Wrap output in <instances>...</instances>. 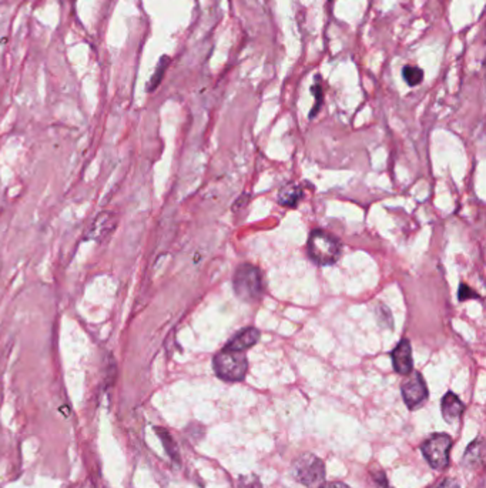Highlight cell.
Listing matches in <instances>:
<instances>
[{
    "label": "cell",
    "mask_w": 486,
    "mask_h": 488,
    "mask_svg": "<svg viewBox=\"0 0 486 488\" xmlns=\"http://www.w3.org/2000/svg\"><path fill=\"white\" fill-rule=\"evenodd\" d=\"M213 365L217 377L228 382L243 381L248 370V361L244 353L227 348L216 354L213 358Z\"/></svg>",
    "instance_id": "6da1fadb"
},
{
    "label": "cell",
    "mask_w": 486,
    "mask_h": 488,
    "mask_svg": "<svg viewBox=\"0 0 486 488\" xmlns=\"http://www.w3.org/2000/svg\"><path fill=\"white\" fill-rule=\"evenodd\" d=\"M308 254L320 266H331L341 254L340 242L324 230H314L308 239Z\"/></svg>",
    "instance_id": "7a4b0ae2"
},
{
    "label": "cell",
    "mask_w": 486,
    "mask_h": 488,
    "mask_svg": "<svg viewBox=\"0 0 486 488\" xmlns=\"http://www.w3.org/2000/svg\"><path fill=\"white\" fill-rule=\"evenodd\" d=\"M234 291L240 300L254 302L262 293V277L258 267L241 264L234 273Z\"/></svg>",
    "instance_id": "3957f363"
},
{
    "label": "cell",
    "mask_w": 486,
    "mask_h": 488,
    "mask_svg": "<svg viewBox=\"0 0 486 488\" xmlns=\"http://www.w3.org/2000/svg\"><path fill=\"white\" fill-rule=\"evenodd\" d=\"M291 472L300 484L306 487H316L320 485L325 478V465L320 457L306 453L293 461Z\"/></svg>",
    "instance_id": "277c9868"
},
{
    "label": "cell",
    "mask_w": 486,
    "mask_h": 488,
    "mask_svg": "<svg viewBox=\"0 0 486 488\" xmlns=\"http://www.w3.org/2000/svg\"><path fill=\"white\" fill-rule=\"evenodd\" d=\"M452 448V438L444 433H435L424 441L421 451L427 463L436 471L445 470L449 465V453Z\"/></svg>",
    "instance_id": "5b68a950"
},
{
    "label": "cell",
    "mask_w": 486,
    "mask_h": 488,
    "mask_svg": "<svg viewBox=\"0 0 486 488\" xmlns=\"http://www.w3.org/2000/svg\"><path fill=\"white\" fill-rule=\"evenodd\" d=\"M401 393H403V399H404V402L410 410L420 409L421 406H424V403L429 397L427 382H425L422 374L418 371H411L407 375L405 381L401 385Z\"/></svg>",
    "instance_id": "8992f818"
},
{
    "label": "cell",
    "mask_w": 486,
    "mask_h": 488,
    "mask_svg": "<svg viewBox=\"0 0 486 488\" xmlns=\"http://www.w3.org/2000/svg\"><path fill=\"white\" fill-rule=\"evenodd\" d=\"M393 367L401 375H408L414 370V360H412V348L410 340L404 339L398 343V346L391 353Z\"/></svg>",
    "instance_id": "52a82bcc"
},
{
    "label": "cell",
    "mask_w": 486,
    "mask_h": 488,
    "mask_svg": "<svg viewBox=\"0 0 486 488\" xmlns=\"http://www.w3.org/2000/svg\"><path fill=\"white\" fill-rule=\"evenodd\" d=\"M260 340V331L255 327H247L234 334V337L227 343L224 348L233 350V351H241L251 348L257 341Z\"/></svg>",
    "instance_id": "ba28073f"
},
{
    "label": "cell",
    "mask_w": 486,
    "mask_h": 488,
    "mask_svg": "<svg viewBox=\"0 0 486 488\" xmlns=\"http://www.w3.org/2000/svg\"><path fill=\"white\" fill-rule=\"evenodd\" d=\"M441 410H442L444 420L448 424H451L453 421H458L462 417L465 412V406L455 393L448 392L441 402Z\"/></svg>",
    "instance_id": "9c48e42d"
},
{
    "label": "cell",
    "mask_w": 486,
    "mask_h": 488,
    "mask_svg": "<svg viewBox=\"0 0 486 488\" xmlns=\"http://www.w3.org/2000/svg\"><path fill=\"white\" fill-rule=\"evenodd\" d=\"M485 457V444L482 437H478L475 441L469 444L462 458V465L466 468H476L482 465Z\"/></svg>",
    "instance_id": "30bf717a"
},
{
    "label": "cell",
    "mask_w": 486,
    "mask_h": 488,
    "mask_svg": "<svg viewBox=\"0 0 486 488\" xmlns=\"http://www.w3.org/2000/svg\"><path fill=\"white\" fill-rule=\"evenodd\" d=\"M303 199V188L296 184H287L278 193V203L282 208H296Z\"/></svg>",
    "instance_id": "8fae6325"
},
{
    "label": "cell",
    "mask_w": 486,
    "mask_h": 488,
    "mask_svg": "<svg viewBox=\"0 0 486 488\" xmlns=\"http://www.w3.org/2000/svg\"><path fill=\"white\" fill-rule=\"evenodd\" d=\"M154 430H156L157 436L160 437V440L163 443V447H164L166 453L170 455V458L174 460L175 463H180V451H178V447H177L173 436L167 430L160 429V427H156Z\"/></svg>",
    "instance_id": "7c38bea8"
},
{
    "label": "cell",
    "mask_w": 486,
    "mask_h": 488,
    "mask_svg": "<svg viewBox=\"0 0 486 488\" xmlns=\"http://www.w3.org/2000/svg\"><path fill=\"white\" fill-rule=\"evenodd\" d=\"M403 77L411 87H414V86H418L422 83L424 70L418 66L408 64V66H404V69H403Z\"/></svg>",
    "instance_id": "4fadbf2b"
},
{
    "label": "cell",
    "mask_w": 486,
    "mask_h": 488,
    "mask_svg": "<svg viewBox=\"0 0 486 488\" xmlns=\"http://www.w3.org/2000/svg\"><path fill=\"white\" fill-rule=\"evenodd\" d=\"M311 91H313V94L316 97V105H314V108H313V110L310 113V118L313 119L320 112V109H321V105H323V101H324V90H323L321 84L317 83V84H314L311 87Z\"/></svg>",
    "instance_id": "5bb4252c"
},
{
    "label": "cell",
    "mask_w": 486,
    "mask_h": 488,
    "mask_svg": "<svg viewBox=\"0 0 486 488\" xmlns=\"http://www.w3.org/2000/svg\"><path fill=\"white\" fill-rule=\"evenodd\" d=\"M238 487L240 488H262V484L260 481V478L254 474H248V475H241L238 480Z\"/></svg>",
    "instance_id": "9a60e30c"
},
{
    "label": "cell",
    "mask_w": 486,
    "mask_h": 488,
    "mask_svg": "<svg viewBox=\"0 0 486 488\" xmlns=\"http://www.w3.org/2000/svg\"><path fill=\"white\" fill-rule=\"evenodd\" d=\"M479 296L476 295V293L466 284H461L459 285V291H458V299L459 302H466L469 299H478Z\"/></svg>",
    "instance_id": "2e32d148"
},
{
    "label": "cell",
    "mask_w": 486,
    "mask_h": 488,
    "mask_svg": "<svg viewBox=\"0 0 486 488\" xmlns=\"http://www.w3.org/2000/svg\"><path fill=\"white\" fill-rule=\"evenodd\" d=\"M372 480L376 488H393L390 481L386 478V474L383 471H375L372 472Z\"/></svg>",
    "instance_id": "e0dca14e"
},
{
    "label": "cell",
    "mask_w": 486,
    "mask_h": 488,
    "mask_svg": "<svg viewBox=\"0 0 486 488\" xmlns=\"http://www.w3.org/2000/svg\"><path fill=\"white\" fill-rule=\"evenodd\" d=\"M168 64V57H163L158 63V69H157V73L153 76V81H151V86H150V90H153L154 87H157V84L160 83L164 72H166V67Z\"/></svg>",
    "instance_id": "ac0fdd59"
},
{
    "label": "cell",
    "mask_w": 486,
    "mask_h": 488,
    "mask_svg": "<svg viewBox=\"0 0 486 488\" xmlns=\"http://www.w3.org/2000/svg\"><path fill=\"white\" fill-rule=\"evenodd\" d=\"M317 488H351V487L341 481H327V482L323 481Z\"/></svg>",
    "instance_id": "d6986e66"
},
{
    "label": "cell",
    "mask_w": 486,
    "mask_h": 488,
    "mask_svg": "<svg viewBox=\"0 0 486 488\" xmlns=\"http://www.w3.org/2000/svg\"><path fill=\"white\" fill-rule=\"evenodd\" d=\"M436 488H461V487H459L458 481H455L453 478H445L438 484Z\"/></svg>",
    "instance_id": "ffe728a7"
}]
</instances>
